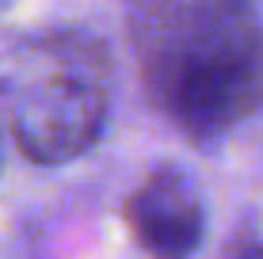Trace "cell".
Segmentation results:
<instances>
[{
  "label": "cell",
  "mask_w": 263,
  "mask_h": 259,
  "mask_svg": "<svg viewBox=\"0 0 263 259\" xmlns=\"http://www.w3.org/2000/svg\"><path fill=\"white\" fill-rule=\"evenodd\" d=\"M145 95L191 141L263 111V19L248 0H126Z\"/></svg>",
  "instance_id": "cell-1"
},
{
  "label": "cell",
  "mask_w": 263,
  "mask_h": 259,
  "mask_svg": "<svg viewBox=\"0 0 263 259\" xmlns=\"http://www.w3.org/2000/svg\"><path fill=\"white\" fill-rule=\"evenodd\" d=\"M12 95V137L27 160L58 168L99 145L111 107V57L88 31L34 38Z\"/></svg>",
  "instance_id": "cell-2"
},
{
  "label": "cell",
  "mask_w": 263,
  "mask_h": 259,
  "mask_svg": "<svg viewBox=\"0 0 263 259\" xmlns=\"http://www.w3.org/2000/svg\"><path fill=\"white\" fill-rule=\"evenodd\" d=\"M122 221L149 259H191L206 233V206L183 168L160 164L126 194Z\"/></svg>",
  "instance_id": "cell-3"
},
{
  "label": "cell",
  "mask_w": 263,
  "mask_h": 259,
  "mask_svg": "<svg viewBox=\"0 0 263 259\" xmlns=\"http://www.w3.org/2000/svg\"><path fill=\"white\" fill-rule=\"evenodd\" d=\"M221 259H263V240L259 236H248V240H237Z\"/></svg>",
  "instance_id": "cell-4"
},
{
  "label": "cell",
  "mask_w": 263,
  "mask_h": 259,
  "mask_svg": "<svg viewBox=\"0 0 263 259\" xmlns=\"http://www.w3.org/2000/svg\"><path fill=\"white\" fill-rule=\"evenodd\" d=\"M0 8H4V0H0Z\"/></svg>",
  "instance_id": "cell-5"
}]
</instances>
